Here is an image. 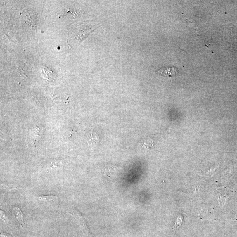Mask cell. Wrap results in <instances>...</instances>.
<instances>
[{"label":"cell","mask_w":237,"mask_h":237,"mask_svg":"<svg viewBox=\"0 0 237 237\" xmlns=\"http://www.w3.org/2000/svg\"><path fill=\"white\" fill-rule=\"evenodd\" d=\"M159 72H160V74L165 75V76H174V75H176L177 73L176 69L173 67L160 69L159 71Z\"/></svg>","instance_id":"obj_1"},{"label":"cell","mask_w":237,"mask_h":237,"mask_svg":"<svg viewBox=\"0 0 237 237\" xmlns=\"http://www.w3.org/2000/svg\"><path fill=\"white\" fill-rule=\"evenodd\" d=\"M13 213L15 218L19 221L21 225L23 227L24 224L23 220V214L20 208L18 207L14 208Z\"/></svg>","instance_id":"obj_2"},{"label":"cell","mask_w":237,"mask_h":237,"mask_svg":"<svg viewBox=\"0 0 237 237\" xmlns=\"http://www.w3.org/2000/svg\"><path fill=\"white\" fill-rule=\"evenodd\" d=\"M39 198L42 201H51L57 199L58 197L53 195H48V196H41L39 197Z\"/></svg>","instance_id":"obj_3"},{"label":"cell","mask_w":237,"mask_h":237,"mask_svg":"<svg viewBox=\"0 0 237 237\" xmlns=\"http://www.w3.org/2000/svg\"><path fill=\"white\" fill-rule=\"evenodd\" d=\"M181 219L180 218H178L177 221L176 223H175V224L174 226V227H173V229H176L179 228V226L181 225Z\"/></svg>","instance_id":"obj_4"},{"label":"cell","mask_w":237,"mask_h":237,"mask_svg":"<svg viewBox=\"0 0 237 237\" xmlns=\"http://www.w3.org/2000/svg\"><path fill=\"white\" fill-rule=\"evenodd\" d=\"M1 237H13L10 234L6 233H1Z\"/></svg>","instance_id":"obj_5"}]
</instances>
